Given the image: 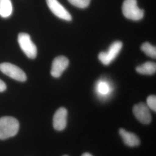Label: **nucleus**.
I'll list each match as a JSON object with an SVG mask.
<instances>
[{"instance_id":"obj_1","label":"nucleus","mask_w":156,"mask_h":156,"mask_svg":"<svg viewBox=\"0 0 156 156\" xmlns=\"http://www.w3.org/2000/svg\"><path fill=\"white\" fill-rule=\"evenodd\" d=\"M19 129V123L16 119L11 116L0 118V140H6L15 136Z\"/></svg>"},{"instance_id":"obj_2","label":"nucleus","mask_w":156,"mask_h":156,"mask_svg":"<svg viewBox=\"0 0 156 156\" xmlns=\"http://www.w3.org/2000/svg\"><path fill=\"white\" fill-rule=\"evenodd\" d=\"M122 11L126 18L134 21L140 20L144 16V10L138 6L136 0H124Z\"/></svg>"},{"instance_id":"obj_3","label":"nucleus","mask_w":156,"mask_h":156,"mask_svg":"<svg viewBox=\"0 0 156 156\" xmlns=\"http://www.w3.org/2000/svg\"><path fill=\"white\" fill-rule=\"evenodd\" d=\"M17 41L21 49L27 57L34 59L37 57V46L34 44L29 34L24 33L19 34Z\"/></svg>"},{"instance_id":"obj_4","label":"nucleus","mask_w":156,"mask_h":156,"mask_svg":"<svg viewBox=\"0 0 156 156\" xmlns=\"http://www.w3.org/2000/svg\"><path fill=\"white\" fill-rule=\"evenodd\" d=\"M0 71L17 81L25 82L27 80V75L22 69L11 63L2 62L0 64Z\"/></svg>"},{"instance_id":"obj_5","label":"nucleus","mask_w":156,"mask_h":156,"mask_svg":"<svg viewBox=\"0 0 156 156\" xmlns=\"http://www.w3.org/2000/svg\"><path fill=\"white\" fill-rule=\"evenodd\" d=\"M123 43L117 41L112 44L106 52H101L98 55V59L104 65L108 66L113 62L122 50Z\"/></svg>"},{"instance_id":"obj_6","label":"nucleus","mask_w":156,"mask_h":156,"mask_svg":"<svg viewBox=\"0 0 156 156\" xmlns=\"http://www.w3.org/2000/svg\"><path fill=\"white\" fill-rule=\"evenodd\" d=\"M133 113L135 117L140 123L148 124L151 121V116L149 107L143 102L136 104L133 107Z\"/></svg>"},{"instance_id":"obj_7","label":"nucleus","mask_w":156,"mask_h":156,"mask_svg":"<svg viewBox=\"0 0 156 156\" xmlns=\"http://www.w3.org/2000/svg\"><path fill=\"white\" fill-rule=\"evenodd\" d=\"M46 4L51 12L57 17L67 21H71L72 16L58 0H46Z\"/></svg>"},{"instance_id":"obj_8","label":"nucleus","mask_w":156,"mask_h":156,"mask_svg":"<svg viewBox=\"0 0 156 156\" xmlns=\"http://www.w3.org/2000/svg\"><path fill=\"white\" fill-rule=\"evenodd\" d=\"M69 64V60L65 56H58L52 62L51 68V75L54 78H59L62 73L66 69Z\"/></svg>"},{"instance_id":"obj_9","label":"nucleus","mask_w":156,"mask_h":156,"mask_svg":"<svg viewBox=\"0 0 156 156\" xmlns=\"http://www.w3.org/2000/svg\"><path fill=\"white\" fill-rule=\"evenodd\" d=\"M67 110L64 107L60 108L56 111L53 119V127L57 131L64 130L67 126Z\"/></svg>"},{"instance_id":"obj_10","label":"nucleus","mask_w":156,"mask_h":156,"mask_svg":"<svg viewBox=\"0 0 156 156\" xmlns=\"http://www.w3.org/2000/svg\"><path fill=\"white\" fill-rule=\"evenodd\" d=\"M119 132L126 145L129 147H135L140 145V141L136 135L129 133L123 128H120Z\"/></svg>"},{"instance_id":"obj_11","label":"nucleus","mask_w":156,"mask_h":156,"mask_svg":"<svg viewBox=\"0 0 156 156\" xmlns=\"http://www.w3.org/2000/svg\"><path fill=\"white\" fill-rule=\"evenodd\" d=\"M136 71L137 73L142 75H153L156 73V63L153 62H146L136 67Z\"/></svg>"},{"instance_id":"obj_12","label":"nucleus","mask_w":156,"mask_h":156,"mask_svg":"<svg viewBox=\"0 0 156 156\" xmlns=\"http://www.w3.org/2000/svg\"><path fill=\"white\" fill-rule=\"evenodd\" d=\"M12 11L11 0H0V16L7 18L11 15Z\"/></svg>"},{"instance_id":"obj_13","label":"nucleus","mask_w":156,"mask_h":156,"mask_svg":"<svg viewBox=\"0 0 156 156\" xmlns=\"http://www.w3.org/2000/svg\"><path fill=\"white\" fill-rule=\"evenodd\" d=\"M140 49L147 56H149L153 58H156V46H152L149 42H145L141 45Z\"/></svg>"},{"instance_id":"obj_14","label":"nucleus","mask_w":156,"mask_h":156,"mask_svg":"<svg viewBox=\"0 0 156 156\" xmlns=\"http://www.w3.org/2000/svg\"><path fill=\"white\" fill-rule=\"evenodd\" d=\"M111 87L109 84L105 80H100L97 85V90L98 93L102 95H107L110 91Z\"/></svg>"},{"instance_id":"obj_15","label":"nucleus","mask_w":156,"mask_h":156,"mask_svg":"<svg viewBox=\"0 0 156 156\" xmlns=\"http://www.w3.org/2000/svg\"><path fill=\"white\" fill-rule=\"evenodd\" d=\"M73 5L79 8H85L89 5L91 0H68Z\"/></svg>"},{"instance_id":"obj_16","label":"nucleus","mask_w":156,"mask_h":156,"mask_svg":"<svg viewBox=\"0 0 156 156\" xmlns=\"http://www.w3.org/2000/svg\"><path fill=\"white\" fill-rule=\"evenodd\" d=\"M147 106L149 108L153 110V111H156V95H149L146 100Z\"/></svg>"},{"instance_id":"obj_17","label":"nucleus","mask_w":156,"mask_h":156,"mask_svg":"<svg viewBox=\"0 0 156 156\" xmlns=\"http://www.w3.org/2000/svg\"><path fill=\"white\" fill-rule=\"evenodd\" d=\"M6 89V86L5 82L0 79V92H3Z\"/></svg>"},{"instance_id":"obj_18","label":"nucleus","mask_w":156,"mask_h":156,"mask_svg":"<svg viewBox=\"0 0 156 156\" xmlns=\"http://www.w3.org/2000/svg\"><path fill=\"white\" fill-rule=\"evenodd\" d=\"M82 156H93L91 154H90L89 153H84Z\"/></svg>"},{"instance_id":"obj_19","label":"nucleus","mask_w":156,"mask_h":156,"mask_svg":"<svg viewBox=\"0 0 156 156\" xmlns=\"http://www.w3.org/2000/svg\"><path fill=\"white\" fill-rule=\"evenodd\" d=\"M68 156V155H64V156Z\"/></svg>"}]
</instances>
